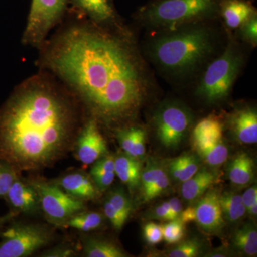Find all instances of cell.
Instances as JSON below:
<instances>
[{
    "mask_svg": "<svg viewBox=\"0 0 257 257\" xmlns=\"http://www.w3.org/2000/svg\"><path fill=\"white\" fill-rule=\"evenodd\" d=\"M223 125L219 118L214 115L204 118L193 130V144L196 150L221 141Z\"/></svg>",
    "mask_w": 257,
    "mask_h": 257,
    "instance_id": "obj_18",
    "label": "cell"
},
{
    "mask_svg": "<svg viewBox=\"0 0 257 257\" xmlns=\"http://www.w3.org/2000/svg\"><path fill=\"white\" fill-rule=\"evenodd\" d=\"M216 8V0H158L149 5L143 15L152 27L173 30L210 16Z\"/></svg>",
    "mask_w": 257,
    "mask_h": 257,
    "instance_id": "obj_4",
    "label": "cell"
},
{
    "mask_svg": "<svg viewBox=\"0 0 257 257\" xmlns=\"http://www.w3.org/2000/svg\"><path fill=\"white\" fill-rule=\"evenodd\" d=\"M43 64L71 88L96 122L124 124L146 100L148 79L135 47L96 25L61 32L45 51Z\"/></svg>",
    "mask_w": 257,
    "mask_h": 257,
    "instance_id": "obj_1",
    "label": "cell"
},
{
    "mask_svg": "<svg viewBox=\"0 0 257 257\" xmlns=\"http://www.w3.org/2000/svg\"><path fill=\"white\" fill-rule=\"evenodd\" d=\"M163 239L169 244H175L182 241L184 236V224L179 219L169 221L162 226Z\"/></svg>",
    "mask_w": 257,
    "mask_h": 257,
    "instance_id": "obj_29",
    "label": "cell"
},
{
    "mask_svg": "<svg viewBox=\"0 0 257 257\" xmlns=\"http://www.w3.org/2000/svg\"><path fill=\"white\" fill-rule=\"evenodd\" d=\"M207 256L214 257L226 256V253L224 252V251H223L222 250H220V251H212V252L209 253V254L207 255Z\"/></svg>",
    "mask_w": 257,
    "mask_h": 257,
    "instance_id": "obj_43",
    "label": "cell"
},
{
    "mask_svg": "<svg viewBox=\"0 0 257 257\" xmlns=\"http://www.w3.org/2000/svg\"><path fill=\"white\" fill-rule=\"evenodd\" d=\"M133 209L131 199L121 188L114 189L109 192L103 206L104 215L115 227L124 226Z\"/></svg>",
    "mask_w": 257,
    "mask_h": 257,
    "instance_id": "obj_16",
    "label": "cell"
},
{
    "mask_svg": "<svg viewBox=\"0 0 257 257\" xmlns=\"http://www.w3.org/2000/svg\"><path fill=\"white\" fill-rule=\"evenodd\" d=\"M146 132L143 128L136 126L135 145H134L132 157L142 161L145 159L146 154Z\"/></svg>",
    "mask_w": 257,
    "mask_h": 257,
    "instance_id": "obj_34",
    "label": "cell"
},
{
    "mask_svg": "<svg viewBox=\"0 0 257 257\" xmlns=\"http://www.w3.org/2000/svg\"><path fill=\"white\" fill-rule=\"evenodd\" d=\"M76 252L73 248L67 246H58L47 250L42 253V256L46 257H69L75 256Z\"/></svg>",
    "mask_w": 257,
    "mask_h": 257,
    "instance_id": "obj_36",
    "label": "cell"
},
{
    "mask_svg": "<svg viewBox=\"0 0 257 257\" xmlns=\"http://www.w3.org/2000/svg\"><path fill=\"white\" fill-rule=\"evenodd\" d=\"M241 64V55L230 45L206 69L198 87L197 94L208 102L214 103L224 99L229 95Z\"/></svg>",
    "mask_w": 257,
    "mask_h": 257,
    "instance_id": "obj_5",
    "label": "cell"
},
{
    "mask_svg": "<svg viewBox=\"0 0 257 257\" xmlns=\"http://www.w3.org/2000/svg\"><path fill=\"white\" fill-rule=\"evenodd\" d=\"M4 199L10 211L16 214H35L40 210V199L36 189L28 180L18 176L10 186Z\"/></svg>",
    "mask_w": 257,
    "mask_h": 257,
    "instance_id": "obj_12",
    "label": "cell"
},
{
    "mask_svg": "<svg viewBox=\"0 0 257 257\" xmlns=\"http://www.w3.org/2000/svg\"><path fill=\"white\" fill-rule=\"evenodd\" d=\"M74 2L96 23H104L114 18V11L109 0H74Z\"/></svg>",
    "mask_w": 257,
    "mask_h": 257,
    "instance_id": "obj_27",
    "label": "cell"
},
{
    "mask_svg": "<svg viewBox=\"0 0 257 257\" xmlns=\"http://www.w3.org/2000/svg\"><path fill=\"white\" fill-rule=\"evenodd\" d=\"M243 205H244L246 211L247 212L249 208L255 203H257V188L256 186H253L246 189L241 196Z\"/></svg>",
    "mask_w": 257,
    "mask_h": 257,
    "instance_id": "obj_37",
    "label": "cell"
},
{
    "mask_svg": "<svg viewBox=\"0 0 257 257\" xmlns=\"http://www.w3.org/2000/svg\"><path fill=\"white\" fill-rule=\"evenodd\" d=\"M83 253L87 257L127 256L122 248L107 240L88 237L83 241Z\"/></svg>",
    "mask_w": 257,
    "mask_h": 257,
    "instance_id": "obj_23",
    "label": "cell"
},
{
    "mask_svg": "<svg viewBox=\"0 0 257 257\" xmlns=\"http://www.w3.org/2000/svg\"><path fill=\"white\" fill-rule=\"evenodd\" d=\"M202 251V245L197 239L186 240L169 253L170 257H195Z\"/></svg>",
    "mask_w": 257,
    "mask_h": 257,
    "instance_id": "obj_30",
    "label": "cell"
},
{
    "mask_svg": "<svg viewBox=\"0 0 257 257\" xmlns=\"http://www.w3.org/2000/svg\"><path fill=\"white\" fill-rule=\"evenodd\" d=\"M178 219L183 222L184 224L192 222V221H195L196 215L194 205H191L190 207L182 210L179 214Z\"/></svg>",
    "mask_w": 257,
    "mask_h": 257,
    "instance_id": "obj_40",
    "label": "cell"
},
{
    "mask_svg": "<svg viewBox=\"0 0 257 257\" xmlns=\"http://www.w3.org/2000/svg\"><path fill=\"white\" fill-rule=\"evenodd\" d=\"M219 202L224 220L234 223L246 214L241 196L234 192H224L219 196Z\"/></svg>",
    "mask_w": 257,
    "mask_h": 257,
    "instance_id": "obj_26",
    "label": "cell"
},
{
    "mask_svg": "<svg viewBox=\"0 0 257 257\" xmlns=\"http://www.w3.org/2000/svg\"><path fill=\"white\" fill-rule=\"evenodd\" d=\"M221 15L229 28L236 29L256 14L250 3L241 0H226L221 6Z\"/></svg>",
    "mask_w": 257,
    "mask_h": 257,
    "instance_id": "obj_20",
    "label": "cell"
},
{
    "mask_svg": "<svg viewBox=\"0 0 257 257\" xmlns=\"http://www.w3.org/2000/svg\"><path fill=\"white\" fill-rule=\"evenodd\" d=\"M170 204L171 214H172V220L178 219L179 214L183 210L182 202L178 198H172L168 202Z\"/></svg>",
    "mask_w": 257,
    "mask_h": 257,
    "instance_id": "obj_41",
    "label": "cell"
},
{
    "mask_svg": "<svg viewBox=\"0 0 257 257\" xmlns=\"http://www.w3.org/2000/svg\"><path fill=\"white\" fill-rule=\"evenodd\" d=\"M0 257H26L47 246L53 232L45 225L13 223L0 232Z\"/></svg>",
    "mask_w": 257,
    "mask_h": 257,
    "instance_id": "obj_6",
    "label": "cell"
},
{
    "mask_svg": "<svg viewBox=\"0 0 257 257\" xmlns=\"http://www.w3.org/2000/svg\"><path fill=\"white\" fill-rule=\"evenodd\" d=\"M216 181V177L214 172L205 169L199 170L192 177L182 183V197L187 202H197Z\"/></svg>",
    "mask_w": 257,
    "mask_h": 257,
    "instance_id": "obj_19",
    "label": "cell"
},
{
    "mask_svg": "<svg viewBox=\"0 0 257 257\" xmlns=\"http://www.w3.org/2000/svg\"><path fill=\"white\" fill-rule=\"evenodd\" d=\"M75 156L83 165H90L108 154L107 145L95 119L88 120L74 145Z\"/></svg>",
    "mask_w": 257,
    "mask_h": 257,
    "instance_id": "obj_10",
    "label": "cell"
},
{
    "mask_svg": "<svg viewBox=\"0 0 257 257\" xmlns=\"http://www.w3.org/2000/svg\"><path fill=\"white\" fill-rule=\"evenodd\" d=\"M190 110L181 103L167 101L158 108L155 126L158 140L167 148H176L182 143L192 123Z\"/></svg>",
    "mask_w": 257,
    "mask_h": 257,
    "instance_id": "obj_8",
    "label": "cell"
},
{
    "mask_svg": "<svg viewBox=\"0 0 257 257\" xmlns=\"http://www.w3.org/2000/svg\"><path fill=\"white\" fill-rule=\"evenodd\" d=\"M92 165L89 176L99 192H105L114 182L116 176L114 156L106 154Z\"/></svg>",
    "mask_w": 257,
    "mask_h": 257,
    "instance_id": "obj_21",
    "label": "cell"
},
{
    "mask_svg": "<svg viewBox=\"0 0 257 257\" xmlns=\"http://www.w3.org/2000/svg\"><path fill=\"white\" fill-rule=\"evenodd\" d=\"M18 214H16V213L13 212V211H10L9 213L5 214V215L3 216H0V232H1L2 230L4 229L5 226L10 223V221L13 220Z\"/></svg>",
    "mask_w": 257,
    "mask_h": 257,
    "instance_id": "obj_42",
    "label": "cell"
},
{
    "mask_svg": "<svg viewBox=\"0 0 257 257\" xmlns=\"http://www.w3.org/2000/svg\"><path fill=\"white\" fill-rule=\"evenodd\" d=\"M211 32L203 27L175 29L158 37L150 46V55L159 67L173 74L189 73L210 55Z\"/></svg>",
    "mask_w": 257,
    "mask_h": 257,
    "instance_id": "obj_3",
    "label": "cell"
},
{
    "mask_svg": "<svg viewBox=\"0 0 257 257\" xmlns=\"http://www.w3.org/2000/svg\"><path fill=\"white\" fill-rule=\"evenodd\" d=\"M219 196V193L212 189L199 198L194 205L195 222L203 231L209 234L219 232L224 226Z\"/></svg>",
    "mask_w": 257,
    "mask_h": 257,
    "instance_id": "obj_11",
    "label": "cell"
},
{
    "mask_svg": "<svg viewBox=\"0 0 257 257\" xmlns=\"http://www.w3.org/2000/svg\"><path fill=\"white\" fill-rule=\"evenodd\" d=\"M115 173L130 192H133L140 187L143 173L141 161L121 153L114 156Z\"/></svg>",
    "mask_w": 257,
    "mask_h": 257,
    "instance_id": "obj_17",
    "label": "cell"
},
{
    "mask_svg": "<svg viewBox=\"0 0 257 257\" xmlns=\"http://www.w3.org/2000/svg\"><path fill=\"white\" fill-rule=\"evenodd\" d=\"M170 186V179L163 167L155 160H149L143 169L140 182L143 202H149L160 197Z\"/></svg>",
    "mask_w": 257,
    "mask_h": 257,
    "instance_id": "obj_14",
    "label": "cell"
},
{
    "mask_svg": "<svg viewBox=\"0 0 257 257\" xmlns=\"http://www.w3.org/2000/svg\"><path fill=\"white\" fill-rule=\"evenodd\" d=\"M52 182L72 197L84 202L95 200L100 194L90 176L82 171L69 172Z\"/></svg>",
    "mask_w": 257,
    "mask_h": 257,
    "instance_id": "obj_13",
    "label": "cell"
},
{
    "mask_svg": "<svg viewBox=\"0 0 257 257\" xmlns=\"http://www.w3.org/2000/svg\"><path fill=\"white\" fill-rule=\"evenodd\" d=\"M199 156L211 167H219L227 159L229 151L222 140L205 148L197 150Z\"/></svg>",
    "mask_w": 257,
    "mask_h": 257,
    "instance_id": "obj_28",
    "label": "cell"
},
{
    "mask_svg": "<svg viewBox=\"0 0 257 257\" xmlns=\"http://www.w3.org/2000/svg\"><path fill=\"white\" fill-rule=\"evenodd\" d=\"M143 235L145 241L149 244H157L163 240L162 226L156 223H148L144 226Z\"/></svg>",
    "mask_w": 257,
    "mask_h": 257,
    "instance_id": "obj_33",
    "label": "cell"
},
{
    "mask_svg": "<svg viewBox=\"0 0 257 257\" xmlns=\"http://www.w3.org/2000/svg\"><path fill=\"white\" fill-rule=\"evenodd\" d=\"M20 173L9 164L0 161V199H4L10 186Z\"/></svg>",
    "mask_w": 257,
    "mask_h": 257,
    "instance_id": "obj_31",
    "label": "cell"
},
{
    "mask_svg": "<svg viewBox=\"0 0 257 257\" xmlns=\"http://www.w3.org/2000/svg\"><path fill=\"white\" fill-rule=\"evenodd\" d=\"M229 127L240 143L253 145L257 143L256 109L246 107L235 111L230 116Z\"/></svg>",
    "mask_w": 257,
    "mask_h": 257,
    "instance_id": "obj_15",
    "label": "cell"
},
{
    "mask_svg": "<svg viewBox=\"0 0 257 257\" xmlns=\"http://www.w3.org/2000/svg\"><path fill=\"white\" fill-rule=\"evenodd\" d=\"M155 216L160 220L172 221V214H171L170 204L168 202L162 203L160 205L156 207L155 210Z\"/></svg>",
    "mask_w": 257,
    "mask_h": 257,
    "instance_id": "obj_39",
    "label": "cell"
},
{
    "mask_svg": "<svg viewBox=\"0 0 257 257\" xmlns=\"http://www.w3.org/2000/svg\"><path fill=\"white\" fill-rule=\"evenodd\" d=\"M66 0H32L23 35L26 45L39 46L63 14Z\"/></svg>",
    "mask_w": 257,
    "mask_h": 257,
    "instance_id": "obj_9",
    "label": "cell"
},
{
    "mask_svg": "<svg viewBox=\"0 0 257 257\" xmlns=\"http://www.w3.org/2000/svg\"><path fill=\"white\" fill-rule=\"evenodd\" d=\"M254 162L248 154L241 152L230 163L228 176L231 183L239 187L251 183L253 177Z\"/></svg>",
    "mask_w": 257,
    "mask_h": 257,
    "instance_id": "obj_22",
    "label": "cell"
},
{
    "mask_svg": "<svg viewBox=\"0 0 257 257\" xmlns=\"http://www.w3.org/2000/svg\"><path fill=\"white\" fill-rule=\"evenodd\" d=\"M104 222V217L96 211H79L63 223L61 226L72 228L82 232H90L99 229Z\"/></svg>",
    "mask_w": 257,
    "mask_h": 257,
    "instance_id": "obj_25",
    "label": "cell"
},
{
    "mask_svg": "<svg viewBox=\"0 0 257 257\" xmlns=\"http://www.w3.org/2000/svg\"><path fill=\"white\" fill-rule=\"evenodd\" d=\"M232 243L239 252L248 256L257 253V231L254 225L247 223L235 231Z\"/></svg>",
    "mask_w": 257,
    "mask_h": 257,
    "instance_id": "obj_24",
    "label": "cell"
},
{
    "mask_svg": "<svg viewBox=\"0 0 257 257\" xmlns=\"http://www.w3.org/2000/svg\"><path fill=\"white\" fill-rule=\"evenodd\" d=\"M241 33L245 40L251 42L253 46L257 43V19L256 15L248 19L241 27Z\"/></svg>",
    "mask_w": 257,
    "mask_h": 257,
    "instance_id": "obj_35",
    "label": "cell"
},
{
    "mask_svg": "<svg viewBox=\"0 0 257 257\" xmlns=\"http://www.w3.org/2000/svg\"><path fill=\"white\" fill-rule=\"evenodd\" d=\"M79 128L70 94L47 75L34 76L0 108V161L20 172L51 167L73 148Z\"/></svg>",
    "mask_w": 257,
    "mask_h": 257,
    "instance_id": "obj_2",
    "label": "cell"
},
{
    "mask_svg": "<svg viewBox=\"0 0 257 257\" xmlns=\"http://www.w3.org/2000/svg\"><path fill=\"white\" fill-rule=\"evenodd\" d=\"M183 156V165L182 174L179 177V182L183 183L195 175L199 170V162L197 157L189 154H185Z\"/></svg>",
    "mask_w": 257,
    "mask_h": 257,
    "instance_id": "obj_32",
    "label": "cell"
},
{
    "mask_svg": "<svg viewBox=\"0 0 257 257\" xmlns=\"http://www.w3.org/2000/svg\"><path fill=\"white\" fill-rule=\"evenodd\" d=\"M182 165H183V156L179 157L170 162L169 165V172L171 177L175 181H178L182 174Z\"/></svg>",
    "mask_w": 257,
    "mask_h": 257,
    "instance_id": "obj_38",
    "label": "cell"
},
{
    "mask_svg": "<svg viewBox=\"0 0 257 257\" xmlns=\"http://www.w3.org/2000/svg\"><path fill=\"white\" fill-rule=\"evenodd\" d=\"M28 182L36 189L40 210L52 224L61 226L71 216L86 209L84 202L72 197L52 181L37 178Z\"/></svg>",
    "mask_w": 257,
    "mask_h": 257,
    "instance_id": "obj_7",
    "label": "cell"
}]
</instances>
